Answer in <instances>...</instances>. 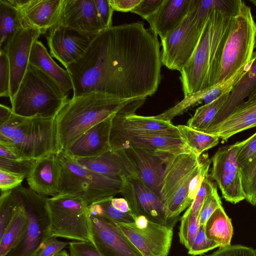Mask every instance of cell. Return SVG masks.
Masks as SVG:
<instances>
[{"mask_svg": "<svg viewBox=\"0 0 256 256\" xmlns=\"http://www.w3.org/2000/svg\"><path fill=\"white\" fill-rule=\"evenodd\" d=\"M161 56L158 34L138 21L96 34L76 70L88 92L119 100L146 98L160 84Z\"/></svg>", "mask_w": 256, "mask_h": 256, "instance_id": "1", "label": "cell"}, {"mask_svg": "<svg viewBox=\"0 0 256 256\" xmlns=\"http://www.w3.org/2000/svg\"><path fill=\"white\" fill-rule=\"evenodd\" d=\"M240 0H222L209 15L198 46L180 72L184 98L216 84L225 44Z\"/></svg>", "mask_w": 256, "mask_h": 256, "instance_id": "2", "label": "cell"}, {"mask_svg": "<svg viewBox=\"0 0 256 256\" xmlns=\"http://www.w3.org/2000/svg\"><path fill=\"white\" fill-rule=\"evenodd\" d=\"M146 98L119 100L90 92L68 99L56 118L58 153L65 152L81 135L116 115L135 114Z\"/></svg>", "mask_w": 256, "mask_h": 256, "instance_id": "3", "label": "cell"}, {"mask_svg": "<svg viewBox=\"0 0 256 256\" xmlns=\"http://www.w3.org/2000/svg\"><path fill=\"white\" fill-rule=\"evenodd\" d=\"M0 144L20 160L58 153L56 118H26L12 112L0 123Z\"/></svg>", "mask_w": 256, "mask_h": 256, "instance_id": "4", "label": "cell"}, {"mask_svg": "<svg viewBox=\"0 0 256 256\" xmlns=\"http://www.w3.org/2000/svg\"><path fill=\"white\" fill-rule=\"evenodd\" d=\"M68 94L49 76L29 64L18 91L10 100L14 114L26 118H56Z\"/></svg>", "mask_w": 256, "mask_h": 256, "instance_id": "5", "label": "cell"}, {"mask_svg": "<svg viewBox=\"0 0 256 256\" xmlns=\"http://www.w3.org/2000/svg\"><path fill=\"white\" fill-rule=\"evenodd\" d=\"M221 0H193L192 8L181 22L161 40L162 62L180 72L193 54L210 14Z\"/></svg>", "mask_w": 256, "mask_h": 256, "instance_id": "6", "label": "cell"}, {"mask_svg": "<svg viewBox=\"0 0 256 256\" xmlns=\"http://www.w3.org/2000/svg\"><path fill=\"white\" fill-rule=\"evenodd\" d=\"M57 155L61 169L58 194L78 197L90 206L120 192L122 177L93 172L64 152H59Z\"/></svg>", "mask_w": 256, "mask_h": 256, "instance_id": "7", "label": "cell"}, {"mask_svg": "<svg viewBox=\"0 0 256 256\" xmlns=\"http://www.w3.org/2000/svg\"><path fill=\"white\" fill-rule=\"evenodd\" d=\"M200 162L193 152L170 154L166 158L160 194L168 220H180V214L191 205L188 196L189 184Z\"/></svg>", "mask_w": 256, "mask_h": 256, "instance_id": "8", "label": "cell"}, {"mask_svg": "<svg viewBox=\"0 0 256 256\" xmlns=\"http://www.w3.org/2000/svg\"><path fill=\"white\" fill-rule=\"evenodd\" d=\"M256 47V22L251 8L240 0L222 53L216 82L230 78L252 59Z\"/></svg>", "mask_w": 256, "mask_h": 256, "instance_id": "9", "label": "cell"}, {"mask_svg": "<svg viewBox=\"0 0 256 256\" xmlns=\"http://www.w3.org/2000/svg\"><path fill=\"white\" fill-rule=\"evenodd\" d=\"M50 237L62 238L94 244L88 206L82 199L58 194L47 198Z\"/></svg>", "mask_w": 256, "mask_h": 256, "instance_id": "10", "label": "cell"}, {"mask_svg": "<svg viewBox=\"0 0 256 256\" xmlns=\"http://www.w3.org/2000/svg\"><path fill=\"white\" fill-rule=\"evenodd\" d=\"M12 191L18 202L24 208L28 223L22 239L6 256H36L50 238L48 197L22 185Z\"/></svg>", "mask_w": 256, "mask_h": 256, "instance_id": "11", "label": "cell"}, {"mask_svg": "<svg viewBox=\"0 0 256 256\" xmlns=\"http://www.w3.org/2000/svg\"><path fill=\"white\" fill-rule=\"evenodd\" d=\"M144 256H168L172 246L174 226L149 220L144 216L135 222H114Z\"/></svg>", "mask_w": 256, "mask_h": 256, "instance_id": "12", "label": "cell"}, {"mask_svg": "<svg viewBox=\"0 0 256 256\" xmlns=\"http://www.w3.org/2000/svg\"><path fill=\"white\" fill-rule=\"evenodd\" d=\"M246 140L220 148L211 158V178L217 184L225 200L236 204L246 199L241 168L238 161V152Z\"/></svg>", "mask_w": 256, "mask_h": 256, "instance_id": "13", "label": "cell"}, {"mask_svg": "<svg viewBox=\"0 0 256 256\" xmlns=\"http://www.w3.org/2000/svg\"><path fill=\"white\" fill-rule=\"evenodd\" d=\"M122 178L120 193L128 202L135 218L142 216L154 222L174 226L177 221L166 218L164 203L158 195L137 178Z\"/></svg>", "mask_w": 256, "mask_h": 256, "instance_id": "14", "label": "cell"}, {"mask_svg": "<svg viewBox=\"0 0 256 256\" xmlns=\"http://www.w3.org/2000/svg\"><path fill=\"white\" fill-rule=\"evenodd\" d=\"M110 142L112 150L126 144L158 154H178L192 152L180 134L137 132L112 128Z\"/></svg>", "mask_w": 256, "mask_h": 256, "instance_id": "15", "label": "cell"}, {"mask_svg": "<svg viewBox=\"0 0 256 256\" xmlns=\"http://www.w3.org/2000/svg\"><path fill=\"white\" fill-rule=\"evenodd\" d=\"M96 34L56 24L46 36L50 55L66 68L82 56Z\"/></svg>", "mask_w": 256, "mask_h": 256, "instance_id": "16", "label": "cell"}, {"mask_svg": "<svg viewBox=\"0 0 256 256\" xmlns=\"http://www.w3.org/2000/svg\"><path fill=\"white\" fill-rule=\"evenodd\" d=\"M41 34L37 29L24 26L14 34L3 52L7 55L10 68V100L16 94L29 64L34 42Z\"/></svg>", "mask_w": 256, "mask_h": 256, "instance_id": "17", "label": "cell"}, {"mask_svg": "<svg viewBox=\"0 0 256 256\" xmlns=\"http://www.w3.org/2000/svg\"><path fill=\"white\" fill-rule=\"evenodd\" d=\"M94 244L104 256H144L112 221L90 215Z\"/></svg>", "mask_w": 256, "mask_h": 256, "instance_id": "18", "label": "cell"}, {"mask_svg": "<svg viewBox=\"0 0 256 256\" xmlns=\"http://www.w3.org/2000/svg\"><path fill=\"white\" fill-rule=\"evenodd\" d=\"M56 24L90 34H97L104 30L94 0H62Z\"/></svg>", "mask_w": 256, "mask_h": 256, "instance_id": "19", "label": "cell"}, {"mask_svg": "<svg viewBox=\"0 0 256 256\" xmlns=\"http://www.w3.org/2000/svg\"><path fill=\"white\" fill-rule=\"evenodd\" d=\"M122 148L136 170L138 178L160 198V185L164 162L168 154H158L130 145L123 144L112 150Z\"/></svg>", "mask_w": 256, "mask_h": 256, "instance_id": "20", "label": "cell"}, {"mask_svg": "<svg viewBox=\"0 0 256 256\" xmlns=\"http://www.w3.org/2000/svg\"><path fill=\"white\" fill-rule=\"evenodd\" d=\"M20 12L24 26L45 34L57 22L62 0H6Z\"/></svg>", "mask_w": 256, "mask_h": 256, "instance_id": "21", "label": "cell"}, {"mask_svg": "<svg viewBox=\"0 0 256 256\" xmlns=\"http://www.w3.org/2000/svg\"><path fill=\"white\" fill-rule=\"evenodd\" d=\"M61 169L57 153H52L36 160L26 176L29 188L47 196L60 192Z\"/></svg>", "mask_w": 256, "mask_h": 256, "instance_id": "22", "label": "cell"}, {"mask_svg": "<svg viewBox=\"0 0 256 256\" xmlns=\"http://www.w3.org/2000/svg\"><path fill=\"white\" fill-rule=\"evenodd\" d=\"M113 118L90 128L64 152L72 158L78 159L97 156L111 150L110 136Z\"/></svg>", "mask_w": 256, "mask_h": 256, "instance_id": "23", "label": "cell"}, {"mask_svg": "<svg viewBox=\"0 0 256 256\" xmlns=\"http://www.w3.org/2000/svg\"><path fill=\"white\" fill-rule=\"evenodd\" d=\"M256 126V90L224 120L204 132L214 134L223 141L232 136Z\"/></svg>", "mask_w": 256, "mask_h": 256, "instance_id": "24", "label": "cell"}, {"mask_svg": "<svg viewBox=\"0 0 256 256\" xmlns=\"http://www.w3.org/2000/svg\"><path fill=\"white\" fill-rule=\"evenodd\" d=\"M193 0H164L152 14L146 19L161 40L182 22L189 12Z\"/></svg>", "mask_w": 256, "mask_h": 256, "instance_id": "25", "label": "cell"}, {"mask_svg": "<svg viewBox=\"0 0 256 256\" xmlns=\"http://www.w3.org/2000/svg\"><path fill=\"white\" fill-rule=\"evenodd\" d=\"M74 160L84 168L103 175L138 178L136 170L122 148L95 157Z\"/></svg>", "mask_w": 256, "mask_h": 256, "instance_id": "26", "label": "cell"}, {"mask_svg": "<svg viewBox=\"0 0 256 256\" xmlns=\"http://www.w3.org/2000/svg\"><path fill=\"white\" fill-rule=\"evenodd\" d=\"M29 64L49 76L66 94H68L73 90L72 81L68 70L56 63L45 46L38 40L35 41L32 46Z\"/></svg>", "mask_w": 256, "mask_h": 256, "instance_id": "27", "label": "cell"}, {"mask_svg": "<svg viewBox=\"0 0 256 256\" xmlns=\"http://www.w3.org/2000/svg\"><path fill=\"white\" fill-rule=\"evenodd\" d=\"M112 128L137 132L180 134L177 126L170 122L136 114L124 117L116 115L112 119Z\"/></svg>", "mask_w": 256, "mask_h": 256, "instance_id": "28", "label": "cell"}, {"mask_svg": "<svg viewBox=\"0 0 256 256\" xmlns=\"http://www.w3.org/2000/svg\"><path fill=\"white\" fill-rule=\"evenodd\" d=\"M256 90V50L254 51L252 56L250 69L232 88L230 92L227 101L208 128L214 126L226 119Z\"/></svg>", "mask_w": 256, "mask_h": 256, "instance_id": "29", "label": "cell"}, {"mask_svg": "<svg viewBox=\"0 0 256 256\" xmlns=\"http://www.w3.org/2000/svg\"><path fill=\"white\" fill-rule=\"evenodd\" d=\"M204 230L206 237L216 242L219 248L230 245L233 226L231 219L222 206L208 218L204 224Z\"/></svg>", "mask_w": 256, "mask_h": 256, "instance_id": "30", "label": "cell"}, {"mask_svg": "<svg viewBox=\"0 0 256 256\" xmlns=\"http://www.w3.org/2000/svg\"><path fill=\"white\" fill-rule=\"evenodd\" d=\"M18 206L12 220L0 238V256H6L16 247L26 232L28 216L23 206L18 202Z\"/></svg>", "mask_w": 256, "mask_h": 256, "instance_id": "31", "label": "cell"}, {"mask_svg": "<svg viewBox=\"0 0 256 256\" xmlns=\"http://www.w3.org/2000/svg\"><path fill=\"white\" fill-rule=\"evenodd\" d=\"M24 26L18 10L6 0H0V52L5 50L10 39Z\"/></svg>", "mask_w": 256, "mask_h": 256, "instance_id": "32", "label": "cell"}, {"mask_svg": "<svg viewBox=\"0 0 256 256\" xmlns=\"http://www.w3.org/2000/svg\"><path fill=\"white\" fill-rule=\"evenodd\" d=\"M176 126L184 144L199 158L204 151L216 146L219 142L220 138L216 135L197 130L187 125Z\"/></svg>", "mask_w": 256, "mask_h": 256, "instance_id": "33", "label": "cell"}, {"mask_svg": "<svg viewBox=\"0 0 256 256\" xmlns=\"http://www.w3.org/2000/svg\"><path fill=\"white\" fill-rule=\"evenodd\" d=\"M230 92L220 96L210 103L198 108L193 116L188 121L187 126L200 132H204L212 124L227 101Z\"/></svg>", "mask_w": 256, "mask_h": 256, "instance_id": "34", "label": "cell"}, {"mask_svg": "<svg viewBox=\"0 0 256 256\" xmlns=\"http://www.w3.org/2000/svg\"><path fill=\"white\" fill-rule=\"evenodd\" d=\"M112 198L114 197L104 199L88 206L90 214L99 216L114 222H134L135 218L130 210L124 212L113 206L111 203Z\"/></svg>", "mask_w": 256, "mask_h": 256, "instance_id": "35", "label": "cell"}, {"mask_svg": "<svg viewBox=\"0 0 256 256\" xmlns=\"http://www.w3.org/2000/svg\"><path fill=\"white\" fill-rule=\"evenodd\" d=\"M180 220V242L188 250L192 244L198 232L200 225V218L192 212L190 206Z\"/></svg>", "mask_w": 256, "mask_h": 256, "instance_id": "36", "label": "cell"}, {"mask_svg": "<svg viewBox=\"0 0 256 256\" xmlns=\"http://www.w3.org/2000/svg\"><path fill=\"white\" fill-rule=\"evenodd\" d=\"M250 66L251 60L247 65L242 67L230 78L204 90L202 101L204 102L205 104H207L214 100L220 96L230 92L234 86L248 70Z\"/></svg>", "mask_w": 256, "mask_h": 256, "instance_id": "37", "label": "cell"}, {"mask_svg": "<svg viewBox=\"0 0 256 256\" xmlns=\"http://www.w3.org/2000/svg\"><path fill=\"white\" fill-rule=\"evenodd\" d=\"M0 192V238L2 236L18 206L12 190Z\"/></svg>", "mask_w": 256, "mask_h": 256, "instance_id": "38", "label": "cell"}, {"mask_svg": "<svg viewBox=\"0 0 256 256\" xmlns=\"http://www.w3.org/2000/svg\"><path fill=\"white\" fill-rule=\"evenodd\" d=\"M241 170L246 200L254 206L256 204V158Z\"/></svg>", "mask_w": 256, "mask_h": 256, "instance_id": "39", "label": "cell"}, {"mask_svg": "<svg viewBox=\"0 0 256 256\" xmlns=\"http://www.w3.org/2000/svg\"><path fill=\"white\" fill-rule=\"evenodd\" d=\"M218 247L216 242L206 237L204 225L200 224L192 244L188 249V254L193 256L201 255Z\"/></svg>", "mask_w": 256, "mask_h": 256, "instance_id": "40", "label": "cell"}, {"mask_svg": "<svg viewBox=\"0 0 256 256\" xmlns=\"http://www.w3.org/2000/svg\"><path fill=\"white\" fill-rule=\"evenodd\" d=\"M211 160L206 158L200 161L197 170L191 179L188 186V199L192 203L204 179L208 175Z\"/></svg>", "mask_w": 256, "mask_h": 256, "instance_id": "41", "label": "cell"}, {"mask_svg": "<svg viewBox=\"0 0 256 256\" xmlns=\"http://www.w3.org/2000/svg\"><path fill=\"white\" fill-rule=\"evenodd\" d=\"M222 206L217 188L214 184L210 190L200 210L199 217L200 224L204 225L213 212Z\"/></svg>", "mask_w": 256, "mask_h": 256, "instance_id": "42", "label": "cell"}, {"mask_svg": "<svg viewBox=\"0 0 256 256\" xmlns=\"http://www.w3.org/2000/svg\"><path fill=\"white\" fill-rule=\"evenodd\" d=\"M256 158V132L246 140L240 148L238 161L241 170L247 167Z\"/></svg>", "mask_w": 256, "mask_h": 256, "instance_id": "43", "label": "cell"}, {"mask_svg": "<svg viewBox=\"0 0 256 256\" xmlns=\"http://www.w3.org/2000/svg\"><path fill=\"white\" fill-rule=\"evenodd\" d=\"M35 160H13L0 157V170L20 174L26 178Z\"/></svg>", "mask_w": 256, "mask_h": 256, "instance_id": "44", "label": "cell"}, {"mask_svg": "<svg viewBox=\"0 0 256 256\" xmlns=\"http://www.w3.org/2000/svg\"><path fill=\"white\" fill-rule=\"evenodd\" d=\"M10 72L7 55L0 52V96L10 97Z\"/></svg>", "mask_w": 256, "mask_h": 256, "instance_id": "45", "label": "cell"}, {"mask_svg": "<svg viewBox=\"0 0 256 256\" xmlns=\"http://www.w3.org/2000/svg\"><path fill=\"white\" fill-rule=\"evenodd\" d=\"M208 256H256V250L240 244L220 248Z\"/></svg>", "mask_w": 256, "mask_h": 256, "instance_id": "46", "label": "cell"}, {"mask_svg": "<svg viewBox=\"0 0 256 256\" xmlns=\"http://www.w3.org/2000/svg\"><path fill=\"white\" fill-rule=\"evenodd\" d=\"M210 177L208 174L204 179L195 198L190 206L192 212L198 218L205 199L210 190L214 184L210 178Z\"/></svg>", "mask_w": 256, "mask_h": 256, "instance_id": "47", "label": "cell"}, {"mask_svg": "<svg viewBox=\"0 0 256 256\" xmlns=\"http://www.w3.org/2000/svg\"><path fill=\"white\" fill-rule=\"evenodd\" d=\"M68 248L70 256H104L90 242H71Z\"/></svg>", "mask_w": 256, "mask_h": 256, "instance_id": "48", "label": "cell"}, {"mask_svg": "<svg viewBox=\"0 0 256 256\" xmlns=\"http://www.w3.org/2000/svg\"><path fill=\"white\" fill-rule=\"evenodd\" d=\"M57 238H50L42 246L36 256H56L70 242L58 240Z\"/></svg>", "mask_w": 256, "mask_h": 256, "instance_id": "49", "label": "cell"}, {"mask_svg": "<svg viewBox=\"0 0 256 256\" xmlns=\"http://www.w3.org/2000/svg\"><path fill=\"white\" fill-rule=\"evenodd\" d=\"M25 176L0 170V192L11 190L21 185Z\"/></svg>", "mask_w": 256, "mask_h": 256, "instance_id": "50", "label": "cell"}, {"mask_svg": "<svg viewBox=\"0 0 256 256\" xmlns=\"http://www.w3.org/2000/svg\"><path fill=\"white\" fill-rule=\"evenodd\" d=\"M100 22L104 29L112 26V17L114 10L108 0H94Z\"/></svg>", "mask_w": 256, "mask_h": 256, "instance_id": "51", "label": "cell"}, {"mask_svg": "<svg viewBox=\"0 0 256 256\" xmlns=\"http://www.w3.org/2000/svg\"><path fill=\"white\" fill-rule=\"evenodd\" d=\"M164 0H141L140 2L131 11L144 19L155 12Z\"/></svg>", "mask_w": 256, "mask_h": 256, "instance_id": "52", "label": "cell"}, {"mask_svg": "<svg viewBox=\"0 0 256 256\" xmlns=\"http://www.w3.org/2000/svg\"><path fill=\"white\" fill-rule=\"evenodd\" d=\"M114 10L120 12H130L140 2L141 0H108Z\"/></svg>", "mask_w": 256, "mask_h": 256, "instance_id": "53", "label": "cell"}, {"mask_svg": "<svg viewBox=\"0 0 256 256\" xmlns=\"http://www.w3.org/2000/svg\"><path fill=\"white\" fill-rule=\"evenodd\" d=\"M111 203L113 206L122 212L130 211L128 202L124 198H114L111 200Z\"/></svg>", "mask_w": 256, "mask_h": 256, "instance_id": "54", "label": "cell"}, {"mask_svg": "<svg viewBox=\"0 0 256 256\" xmlns=\"http://www.w3.org/2000/svg\"><path fill=\"white\" fill-rule=\"evenodd\" d=\"M0 157L8 160H20L10 150L0 144Z\"/></svg>", "mask_w": 256, "mask_h": 256, "instance_id": "55", "label": "cell"}, {"mask_svg": "<svg viewBox=\"0 0 256 256\" xmlns=\"http://www.w3.org/2000/svg\"><path fill=\"white\" fill-rule=\"evenodd\" d=\"M11 108L4 104H0V123L6 120L12 114Z\"/></svg>", "mask_w": 256, "mask_h": 256, "instance_id": "56", "label": "cell"}, {"mask_svg": "<svg viewBox=\"0 0 256 256\" xmlns=\"http://www.w3.org/2000/svg\"><path fill=\"white\" fill-rule=\"evenodd\" d=\"M56 256H70L66 250H62Z\"/></svg>", "mask_w": 256, "mask_h": 256, "instance_id": "57", "label": "cell"}, {"mask_svg": "<svg viewBox=\"0 0 256 256\" xmlns=\"http://www.w3.org/2000/svg\"><path fill=\"white\" fill-rule=\"evenodd\" d=\"M254 6H256V0H250Z\"/></svg>", "mask_w": 256, "mask_h": 256, "instance_id": "58", "label": "cell"}, {"mask_svg": "<svg viewBox=\"0 0 256 256\" xmlns=\"http://www.w3.org/2000/svg\"><path fill=\"white\" fill-rule=\"evenodd\" d=\"M254 206H256V204H255Z\"/></svg>", "mask_w": 256, "mask_h": 256, "instance_id": "59", "label": "cell"}]
</instances>
